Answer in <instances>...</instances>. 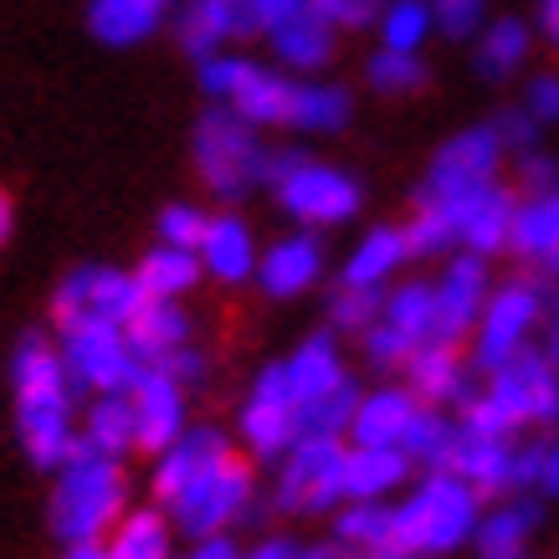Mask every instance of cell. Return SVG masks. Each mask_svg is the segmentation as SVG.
Instances as JSON below:
<instances>
[{
    "label": "cell",
    "instance_id": "cell-1",
    "mask_svg": "<svg viewBox=\"0 0 559 559\" xmlns=\"http://www.w3.org/2000/svg\"><path fill=\"white\" fill-rule=\"evenodd\" d=\"M11 390H16V431L36 467H62L78 447L72 426V374L62 365V344L47 334H21L11 355Z\"/></svg>",
    "mask_w": 559,
    "mask_h": 559
},
{
    "label": "cell",
    "instance_id": "cell-2",
    "mask_svg": "<svg viewBox=\"0 0 559 559\" xmlns=\"http://www.w3.org/2000/svg\"><path fill=\"white\" fill-rule=\"evenodd\" d=\"M488 374H492L488 390L473 395L457 416L467 431L513 437V431H528V426L559 421V370L539 344L519 349L509 365H498V370H488Z\"/></svg>",
    "mask_w": 559,
    "mask_h": 559
},
{
    "label": "cell",
    "instance_id": "cell-3",
    "mask_svg": "<svg viewBox=\"0 0 559 559\" xmlns=\"http://www.w3.org/2000/svg\"><path fill=\"white\" fill-rule=\"evenodd\" d=\"M123 462L108 452H93L83 437L72 457L57 467L51 488V528L62 544H98L123 513Z\"/></svg>",
    "mask_w": 559,
    "mask_h": 559
},
{
    "label": "cell",
    "instance_id": "cell-4",
    "mask_svg": "<svg viewBox=\"0 0 559 559\" xmlns=\"http://www.w3.org/2000/svg\"><path fill=\"white\" fill-rule=\"evenodd\" d=\"M477 503H483V492L473 483H462L452 473H431L395 509V555H452L457 544H467L477 534Z\"/></svg>",
    "mask_w": 559,
    "mask_h": 559
},
{
    "label": "cell",
    "instance_id": "cell-5",
    "mask_svg": "<svg viewBox=\"0 0 559 559\" xmlns=\"http://www.w3.org/2000/svg\"><path fill=\"white\" fill-rule=\"evenodd\" d=\"M190 150H195V170H201L205 190L221 195V201L252 195L257 186H267V175H272V150L262 144L257 123L231 114L226 103H216V108L201 114Z\"/></svg>",
    "mask_w": 559,
    "mask_h": 559
},
{
    "label": "cell",
    "instance_id": "cell-6",
    "mask_svg": "<svg viewBox=\"0 0 559 559\" xmlns=\"http://www.w3.org/2000/svg\"><path fill=\"white\" fill-rule=\"evenodd\" d=\"M195 83L211 103H226L231 114H241L257 129H288L293 114V87L298 78L283 68H262L241 51H216V57H201L195 62Z\"/></svg>",
    "mask_w": 559,
    "mask_h": 559
},
{
    "label": "cell",
    "instance_id": "cell-7",
    "mask_svg": "<svg viewBox=\"0 0 559 559\" xmlns=\"http://www.w3.org/2000/svg\"><path fill=\"white\" fill-rule=\"evenodd\" d=\"M267 186L304 231H329V226H344L359 216L355 175H344L340 165H323V159H308V154H272Z\"/></svg>",
    "mask_w": 559,
    "mask_h": 559
},
{
    "label": "cell",
    "instance_id": "cell-8",
    "mask_svg": "<svg viewBox=\"0 0 559 559\" xmlns=\"http://www.w3.org/2000/svg\"><path fill=\"white\" fill-rule=\"evenodd\" d=\"M62 365H68L72 385L93 390V395H129V385L139 380L144 359L129 344V329L108 319H78L62 323Z\"/></svg>",
    "mask_w": 559,
    "mask_h": 559
},
{
    "label": "cell",
    "instance_id": "cell-9",
    "mask_svg": "<svg viewBox=\"0 0 559 559\" xmlns=\"http://www.w3.org/2000/svg\"><path fill=\"white\" fill-rule=\"evenodd\" d=\"M549 319V298H544V283L534 277H513L503 288L488 293V308L477 319V349H473V365L477 370H498L509 365L519 349L534 344V334L544 329Z\"/></svg>",
    "mask_w": 559,
    "mask_h": 559
},
{
    "label": "cell",
    "instance_id": "cell-10",
    "mask_svg": "<svg viewBox=\"0 0 559 559\" xmlns=\"http://www.w3.org/2000/svg\"><path fill=\"white\" fill-rule=\"evenodd\" d=\"M344 467H349V447L340 437H304L277 462V488H272L277 509L323 513L344 503Z\"/></svg>",
    "mask_w": 559,
    "mask_h": 559
},
{
    "label": "cell",
    "instance_id": "cell-11",
    "mask_svg": "<svg viewBox=\"0 0 559 559\" xmlns=\"http://www.w3.org/2000/svg\"><path fill=\"white\" fill-rule=\"evenodd\" d=\"M252 498H257V477L252 467L241 457H226L216 473H205L195 488H186L175 498L170 509V524L186 534V539H211V534H226V528L252 513Z\"/></svg>",
    "mask_w": 559,
    "mask_h": 559
},
{
    "label": "cell",
    "instance_id": "cell-12",
    "mask_svg": "<svg viewBox=\"0 0 559 559\" xmlns=\"http://www.w3.org/2000/svg\"><path fill=\"white\" fill-rule=\"evenodd\" d=\"M416 201H431V205L447 211L462 252H477V257L509 252L513 216H519V195L503 190L498 180H483V186H467V190H441V195L421 190Z\"/></svg>",
    "mask_w": 559,
    "mask_h": 559
},
{
    "label": "cell",
    "instance_id": "cell-13",
    "mask_svg": "<svg viewBox=\"0 0 559 559\" xmlns=\"http://www.w3.org/2000/svg\"><path fill=\"white\" fill-rule=\"evenodd\" d=\"M144 304H150V293L139 288L134 272L87 262V267H72L68 277H62V288L51 298V313H57V329H62V323H78V319L129 323Z\"/></svg>",
    "mask_w": 559,
    "mask_h": 559
},
{
    "label": "cell",
    "instance_id": "cell-14",
    "mask_svg": "<svg viewBox=\"0 0 559 559\" xmlns=\"http://www.w3.org/2000/svg\"><path fill=\"white\" fill-rule=\"evenodd\" d=\"M241 437L262 462H283L304 441V416H298V401H293L288 365H267L257 374L252 395L241 406Z\"/></svg>",
    "mask_w": 559,
    "mask_h": 559
},
{
    "label": "cell",
    "instance_id": "cell-15",
    "mask_svg": "<svg viewBox=\"0 0 559 559\" xmlns=\"http://www.w3.org/2000/svg\"><path fill=\"white\" fill-rule=\"evenodd\" d=\"M437 293V319H431V344H462L477 329L483 308H488V257L457 252L441 277L431 283Z\"/></svg>",
    "mask_w": 559,
    "mask_h": 559
},
{
    "label": "cell",
    "instance_id": "cell-16",
    "mask_svg": "<svg viewBox=\"0 0 559 559\" xmlns=\"http://www.w3.org/2000/svg\"><path fill=\"white\" fill-rule=\"evenodd\" d=\"M134 401V431H139V452H170L175 441L186 437V385L175 380L165 365H144L139 380L129 385Z\"/></svg>",
    "mask_w": 559,
    "mask_h": 559
},
{
    "label": "cell",
    "instance_id": "cell-17",
    "mask_svg": "<svg viewBox=\"0 0 559 559\" xmlns=\"http://www.w3.org/2000/svg\"><path fill=\"white\" fill-rule=\"evenodd\" d=\"M503 139L492 123H473V129H462L452 134L447 144L437 150L431 159V170H426V186L431 195L441 190H467V186H483V180H498V165H503Z\"/></svg>",
    "mask_w": 559,
    "mask_h": 559
},
{
    "label": "cell",
    "instance_id": "cell-18",
    "mask_svg": "<svg viewBox=\"0 0 559 559\" xmlns=\"http://www.w3.org/2000/svg\"><path fill=\"white\" fill-rule=\"evenodd\" d=\"M226 457H237V452H231V437H221L216 426H190L170 452H159V467H154V498L170 509L180 492L195 488L205 473H216Z\"/></svg>",
    "mask_w": 559,
    "mask_h": 559
},
{
    "label": "cell",
    "instance_id": "cell-19",
    "mask_svg": "<svg viewBox=\"0 0 559 559\" xmlns=\"http://www.w3.org/2000/svg\"><path fill=\"white\" fill-rule=\"evenodd\" d=\"M406 370V385L416 390V401L421 406H467L477 390H473V359L457 355V344H421L416 355L401 365Z\"/></svg>",
    "mask_w": 559,
    "mask_h": 559
},
{
    "label": "cell",
    "instance_id": "cell-20",
    "mask_svg": "<svg viewBox=\"0 0 559 559\" xmlns=\"http://www.w3.org/2000/svg\"><path fill=\"white\" fill-rule=\"evenodd\" d=\"M513 447L509 437H483V431H467L457 421V441H452V457L441 473L473 483L483 498H498V492H513Z\"/></svg>",
    "mask_w": 559,
    "mask_h": 559
},
{
    "label": "cell",
    "instance_id": "cell-21",
    "mask_svg": "<svg viewBox=\"0 0 559 559\" xmlns=\"http://www.w3.org/2000/svg\"><path fill=\"white\" fill-rule=\"evenodd\" d=\"M323 277V247L313 231H293V237L272 241L262 262H257V283L267 298H298Z\"/></svg>",
    "mask_w": 559,
    "mask_h": 559
},
{
    "label": "cell",
    "instance_id": "cell-22",
    "mask_svg": "<svg viewBox=\"0 0 559 559\" xmlns=\"http://www.w3.org/2000/svg\"><path fill=\"white\" fill-rule=\"evenodd\" d=\"M180 0H87V32L103 47H139L165 21H175Z\"/></svg>",
    "mask_w": 559,
    "mask_h": 559
},
{
    "label": "cell",
    "instance_id": "cell-23",
    "mask_svg": "<svg viewBox=\"0 0 559 559\" xmlns=\"http://www.w3.org/2000/svg\"><path fill=\"white\" fill-rule=\"evenodd\" d=\"M283 365H288V385H293V401H298V416H304L308 406H319L323 395H334L340 385L355 380V374L344 370L334 334H308Z\"/></svg>",
    "mask_w": 559,
    "mask_h": 559
},
{
    "label": "cell",
    "instance_id": "cell-24",
    "mask_svg": "<svg viewBox=\"0 0 559 559\" xmlns=\"http://www.w3.org/2000/svg\"><path fill=\"white\" fill-rule=\"evenodd\" d=\"M528 51H534V21L488 16V26L473 36V72L483 83H509L524 72Z\"/></svg>",
    "mask_w": 559,
    "mask_h": 559
},
{
    "label": "cell",
    "instance_id": "cell-25",
    "mask_svg": "<svg viewBox=\"0 0 559 559\" xmlns=\"http://www.w3.org/2000/svg\"><path fill=\"white\" fill-rule=\"evenodd\" d=\"M416 416H421V401L411 385L370 390L349 421V437H355V447H401Z\"/></svg>",
    "mask_w": 559,
    "mask_h": 559
},
{
    "label": "cell",
    "instance_id": "cell-26",
    "mask_svg": "<svg viewBox=\"0 0 559 559\" xmlns=\"http://www.w3.org/2000/svg\"><path fill=\"white\" fill-rule=\"evenodd\" d=\"M195 252H201V267L211 272L216 283H247V277H257V262H262L252 226L241 216H231V211L211 216V226H205V237Z\"/></svg>",
    "mask_w": 559,
    "mask_h": 559
},
{
    "label": "cell",
    "instance_id": "cell-27",
    "mask_svg": "<svg viewBox=\"0 0 559 559\" xmlns=\"http://www.w3.org/2000/svg\"><path fill=\"white\" fill-rule=\"evenodd\" d=\"M123 329H129V344L144 365H170L190 344V313L180 308V298H150Z\"/></svg>",
    "mask_w": 559,
    "mask_h": 559
},
{
    "label": "cell",
    "instance_id": "cell-28",
    "mask_svg": "<svg viewBox=\"0 0 559 559\" xmlns=\"http://www.w3.org/2000/svg\"><path fill=\"white\" fill-rule=\"evenodd\" d=\"M175 36H180V47L201 62V57H216L226 51L241 32V5L237 0H180V11H175Z\"/></svg>",
    "mask_w": 559,
    "mask_h": 559
},
{
    "label": "cell",
    "instance_id": "cell-29",
    "mask_svg": "<svg viewBox=\"0 0 559 559\" xmlns=\"http://www.w3.org/2000/svg\"><path fill=\"white\" fill-rule=\"evenodd\" d=\"M267 41H272V62H277L283 72L313 78V72H323L329 62H334L340 32H334L329 21H319L313 11H304L298 21H288V26H277V32H272Z\"/></svg>",
    "mask_w": 559,
    "mask_h": 559
},
{
    "label": "cell",
    "instance_id": "cell-30",
    "mask_svg": "<svg viewBox=\"0 0 559 559\" xmlns=\"http://www.w3.org/2000/svg\"><path fill=\"white\" fill-rule=\"evenodd\" d=\"M534 528H539V503L534 498H509L492 513L477 519V559H528V544H534Z\"/></svg>",
    "mask_w": 559,
    "mask_h": 559
},
{
    "label": "cell",
    "instance_id": "cell-31",
    "mask_svg": "<svg viewBox=\"0 0 559 559\" xmlns=\"http://www.w3.org/2000/svg\"><path fill=\"white\" fill-rule=\"evenodd\" d=\"M416 462L401 447H349V467H344V498L349 503H380L411 477Z\"/></svg>",
    "mask_w": 559,
    "mask_h": 559
},
{
    "label": "cell",
    "instance_id": "cell-32",
    "mask_svg": "<svg viewBox=\"0 0 559 559\" xmlns=\"http://www.w3.org/2000/svg\"><path fill=\"white\" fill-rule=\"evenodd\" d=\"M406 226H370L355 241V252L344 257V283L349 288H385L395 272L406 267Z\"/></svg>",
    "mask_w": 559,
    "mask_h": 559
},
{
    "label": "cell",
    "instance_id": "cell-33",
    "mask_svg": "<svg viewBox=\"0 0 559 559\" xmlns=\"http://www.w3.org/2000/svg\"><path fill=\"white\" fill-rule=\"evenodd\" d=\"M349 119H355L349 87L323 83V78H298L288 129H298V134H340V129H349Z\"/></svg>",
    "mask_w": 559,
    "mask_h": 559
},
{
    "label": "cell",
    "instance_id": "cell-34",
    "mask_svg": "<svg viewBox=\"0 0 559 559\" xmlns=\"http://www.w3.org/2000/svg\"><path fill=\"white\" fill-rule=\"evenodd\" d=\"M509 252L534 262V267H544L559 252V190H544V195H524L519 201Z\"/></svg>",
    "mask_w": 559,
    "mask_h": 559
},
{
    "label": "cell",
    "instance_id": "cell-35",
    "mask_svg": "<svg viewBox=\"0 0 559 559\" xmlns=\"http://www.w3.org/2000/svg\"><path fill=\"white\" fill-rule=\"evenodd\" d=\"M334 539L355 559H401L395 555V509L385 503H349L334 519Z\"/></svg>",
    "mask_w": 559,
    "mask_h": 559
},
{
    "label": "cell",
    "instance_id": "cell-36",
    "mask_svg": "<svg viewBox=\"0 0 559 559\" xmlns=\"http://www.w3.org/2000/svg\"><path fill=\"white\" fill-rule=\"evenodd\" d=\"M201 252H190V247H170V241H154L150 252L139 257V288L150 293V298H186L195 283H201Z\"/></svg>",
    "mask_w": 559,
    "mask_h": 559
},
{
    "label": "cell",
    "instance_id": "cell-37",
    "mask_svg": "<svg viewBox=\"0 0 559 559\" xmlns=\"http://www.w3.org/2000/svg\"><path fill=\"white\" fill-rule=\"evenodd\" d=\"M78 437L93 447V452H108V457H123L129 447H139V431H134V401L129 395H98L87 406V421Z\"/></svg>",
    "mask_w": 559,
    "mask_h": 559
},
{
    "label": "cell",
    "instance_id": "cell-38",
    "mask_svg": "<svg viewBox=\"0 0 559 559\" xmlns=\"http://www.w3.org/2000/svg\"><path fill=\"white\" fill-rule=\"evenodd\" d=\"M108 559H175L170 549V513L159 509H139L114 528Z\"/></svg>",
    "mask_w": 559,
    "mask_h": 559
},
{
    "label": "cell",
    "instance_id": "cell-39",
    "mask_svg": "<svg viewBox=\"0 0 559 559\" xmlns=\"http://www.w3.org/2000/svg\"><path fill=\"white\" fill-rule=\"evenodd\" d=\"M365 78L380 98H411L421 93L431 68L421 62V51H395V47H374L370 62H365Z\"/></svg>",
    "mask_w": 559,
    "mask_h": 559
},
{
    "label": "cell",
    "instance_id": "cell-40",
    "mask_svg": "<svg viewBox=\"0 0 559 559\" xmlns=\"http://www.w3.org/2000/svg\"><path fill=\"white\" fill-rule=\"evenodd\" d=\"M374 26H380V47L421 51L437 32V16H431V0H385Z\"/></svg>",
    "mask_w": 559,
    "mask_h": 559
},
{
    "label": "cell",
    "instance_id": "cell-41",
    "mask_svg": "<svg viewBox=\"0 0 559 559\" xmlns=\"http://www.w3.org/2000/svg\"><path fill=\"white\" fill-rule=\"evenodd\" d=\"M380 319L390 329H401L411 344H431V319H437V293L431 283H401L395 293H385V313Z\"/></svg>",
    "mask_w": 559,
    "mask_h": 559
},
{
    "label": "cell",
    "instance_id": "cell-42",
    "mask_svg": "<svg viewBox=\"0 0 559 559\" xmlns=\"http://www.w3.org/2000/svg\"><path fill=\"white\" fill-rule=\"evenodd\" d=\"M452 441H457V421H452V416H441L437 406H421V416L411 421L406 441H401V452H406L411 462L431 467V473H441L447 457H452Z\"/></svg>",
    "mask_w": 559,
    "mask_h": 559
},
{
    "label": "cell",
    "instance_id": "cell-43",
    "mask_svg": "<svg viewBox=\"0 0 559 559\" xmlns=\"http://www.w3.org/2000/svg\"><path fill=\"white\" fill-rule=\"evenodd\" d=\"M406 247H411V257H441L457 247V231H452V221H447L441 205L416 201V211L406 221Z\"/></svg>",
    "mask_w": 559,
    "mask_h": 559
},
{
    "label": "cell",
    "instance_id": "cell-44",
    "mask_svg": "<svg viewBox=\"0 0 559 559\" xmlns=\"http://www.w3.org/2000/svg\"><path fill=\"white\" fill-rule=\"evenodd\" d=\"M380 313H385V293L380 288H349V283H340V293L329 298V323L340 334H365Z\"/></svg>",
    "mask_w": 559,
    "mask_h": 559
},
{
    "label": "cell",
    "instance_id": "cell-45",
    "mask_svg": "<svg viewBox=\"0 0 559 559\" xmlns=\"http://www.w3.org/2000/svg\"><path fill=\"white\" fill-rule=\"evenodd\" d=\"M431 16H437L441 36L473 41V36L488 26V0H431Z\"/></svg>",
    "mask_w": 559,
    "mask_h": 559
},
{
    "label": "cell",
    "instance_id": "cell-46",
    "mask_svg": "<svg viewBox=\"0 0 559 559\" xmlns=\"http://www.w3.org/2000/svg\"><path fill=\"white\" fill-rule=\"evenodd\" d=\"M205 226H211V216H205L201 205H186V201H175L159 211V221H154V231H159V241H170V247H201L205 237Z\"/></svg>",
    "mask_w": 559,
    "mask_h": 559
},
{
    "label": "cell",
    "instance_id": "cell-47",
    "mask_svg": "<svg viewBox=\"0 0 559 559\" xmlns=\"http://www.w3.org/2000/svg\"><path fill=\"white\" fill-rule=\"evenodd\" d=\"M308 11L319 21H329L334 32H365L380 21L385 0H308Z\"/></svg>",
    "mask_w": 559,
    "mask_h": 559
},
{
    "label": "cell",
    "instance_id": "cell-48",
    "mask_svg": "<svg viewBox=\"0 0 559 559\" xmlns=\"http://www.w3.org/2000/svg\"><path fill=\"white\" fill-rule=\"evenodd\" d=\"M308 11V0H247L241 5V32L247 36H272L277 26H288Z\"/></svg>",
    "mask_w": 559,
    "mask_h": 559
},
{
    "label": "cell",
    "instance_id": "cell-49",
    "mask_svg": "<svg viewBox=\"0 0 559 559\" xmlns=\"http://www.w3.org/2000/svg\"><path fill=\"white\" fill-rule=\"evenodd\" d=\"M492 129H498V139H503V150L528 154V150H539V129H544V123L528 114L524 103H519V108H503V114L492 119Z\"/></svg>",
    "mask_w": 559,
    "mask_h": 559
},
{
    "label": "cell",
    "instance_id": "cell-50",
    "mask_svg": "<svg viewBox=\"0 0 559 559\" xmlns=\"http://www.w3.org/2000/svg\"><path fill=\"white\" fill-rule=\"evenodd\" d=\"M539 123H559V72H534L519 98Z\"/></svg>",
    "mask_w": 559,
    "mask_h": 559
},
{
    "label": "cell",
    "instance_id": "cell-51",
    "mask_svg": "<svg viewBox=\"0 0 559 559\" xmlns=\"http://www.w3.org/2000/svg\"><path fill=\"white\" fill-rule=\"evenodd\" d=\"M519 190H524V195H544V190H559V159H549L544 150L519 154Z\"/></svg>",
    "mask_w": 559,
    "mask_h": 559
},
{
    "label": "cell",
    "instance_id": "cell-52",
    "mask_svg": "<svg viewBox=\"0 0 559 559\" xmlns=\"http://www.w3.org/2000/svg\"><path fill=\"white\" fill-rule=\"evenodd\" d=\"M241 559H355V555H349L340 539L323 544V549H304V544H293V539H267V544H257L252 555H241Z\"/></svg>",
    "mask_w": 559,
    "mask_h": 559
},
{
    "label": "cell",
    "instance_id": "cell-53",
    "mask_svg": "<svg viewBox=\"0 0 559 559\" xmlns=\"http://www.w3.org/2000/svg\"><path fill=\"white\" fill-rule=\"evenodd\" d=\"M544 298H549V319H544V355L555 359V370H559V283H549L544 277Z\"/></svg>",
    "mask_w": 559,
    "mask_h": 559
},
{
    "label": "cell",
    "instance_id": "cell-54",
    "mask_svg": "<svg viewBox=\"0 0 559 559\" xmlns=\"http://www.w3.org/2000/svg\"><path fill=\"white\" fill-rule=\"evenodd\" d=\"M165 370H170L180 385H195V380H205V359H201V349H190V344H186V349H180Z\"/></svg>",
    "mask_w": 559,
    "mask_h": 559
},
{
    "label": "cell",
    "instance_id": "cell-55",
    "mask_svg": "<svg viewBox=\"0 0 559 559\" xmlns=\"http://www.w3.org/2000/svg\"><path fill=\"white\" fill-rule=\"evenodd\" d=\"M180 559H241V549L226 539V534H211V539L190 544V555H180Z\"/></svg>",
    "mask_w": 559,
    "mask_h": 559
},
{
    "label": "cell",
    "instance_id": "cell-56",
    "mask_svg": "<svg viewBox=\"0 0 559 559\" xmlns=\"http://www.w3.org/2000/svg\"><path fill=\"white\" fill-rule=\"evenodd\" d=\"M534 32H539L549 47H559V0H539V5H534Z\"/></svg>",
    "mask_w": 559,
    "mask_h": 559
},
{
    "label": "cell",
    "instance_id": "cell-57",
    "mask_svg": "<svg viewBox=\"0 0 559 559\" xmlns=\"http://www.w3.org/2000/svg\"><path fill=\"white\" fill-rule=\"evenodd\" d=\"M539 488L549 492V498H559V441H549V447H544V477H539Z\"/></svg>",
    "mask_w": 559,
    "mask_h": 559
},
{
    "label": "cell",
    "instance_id": "cell-58",
    "mask_svg": "<svg viewBox=\"0 0 559 559\" xmlns=\"http://www.w3.org/2000/svg\"><path fill=\"white\" fill-rule=\"evenodd\" d=\"M11 226H16V205H11V195L0 190V247L11 241Z\"/></svg>",
    "mask_w": 559,
    "mask_h": 559
},
{
    "label": "cell",
    "instance_id": "cell-59",
    "mask_svg": "<svg viewBox=\"0 0 559 559\" xmlns=\"http://www.w3.org/2000/svg\"><path fill=\"white\" fill-rule=\"evenodd\" d=\"M68 559H108L103 544H68Z\"/></svg>",
    "mask_w": 559,
    "mask_h": 559
},
{
    "label": "cell",
    "instance_id": "cell-60",
    "mask_svg": "<svg viewBox=\"0 0 559 559\" xmlns=\"http://www.w3.org/2000/svg\"><path fill=\"white\" fill-rule=\"evenodd\" d=\"M539 272H544V277H549V283H559V252H555V257H549V262H544V267H539Z\"/></svg>",
    "mask_w": 559,
    "mask_h": 559
},
{
    "label": "cell",
    "instance_id": "cell-61",
    "mask_svg": "<svg viewBox=\"0 0 559 559\" xmlns=\"http://www.w3.org/2000/svg\"><path fill=\"white\" fill-rule=\"evenodd\" d=\"M237 5H247V0H237Z\"/></svg>",
    "mask_w": 559,
    "mask_h": 559
}]
</instances>
